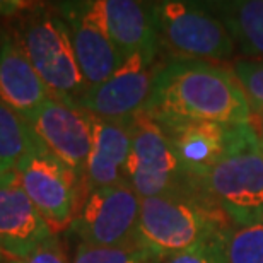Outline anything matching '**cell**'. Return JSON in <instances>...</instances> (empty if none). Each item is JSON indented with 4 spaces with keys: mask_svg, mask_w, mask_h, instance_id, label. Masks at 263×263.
Returning <instances> with one entry per match:
<instances>
[{
    "mask_svg": "<svg viewBox=\"0 0 263 263\" xmlns=\"http://www.w3.org/2000/svg\"><path fill=\"white\" fill-rule=\"evenodd\" d=\"M142 111L161 127L181 122L250 123L251 104L234 73L209 62L176 60L159 68Z\"/></svg>",
    "mask_w": 263,
    "mask_h": 263,
    "instance_id": "6da1fadb",
    "label": "cell"
},
{
    "mask_svg": "<svg viewBox=\"0 0 263 263\" xmlns=\"http://www.w3.org/2000/svg\"><path fill=\"white\" fill-rule=\"evenodd\" d=\"M12 36L51 98L81 103L87 84L73 53L70 31L59 9L36 4L17 17Z\"/></svg>",
    "mask_w": 263,
    "mask_h": 263,
    "instance_id": "7a4b0ae2",
    "label": "cell"
},
{
    "mask_svg": "<svg viewBox=\"0 0 263 263\" xmlns=\"http://www.w3.org/2000/svg\"><path fill=\"white\" fill-rule=\"evenodd\" d=\"M212 234L215 226L207 210L178 190L140 200L137 238L157 258L181 253Z\"/></svg>",
    "mask_w": 263,
    "mask_h": 263,
    "instance_id": "3957f363",
    "label": "cell"
},
{
    "mask_svg": "<svg viewBox=\"0 0 263 263\" xmlns=\"http://www.w3.org/2000/svg\"><path fill=\"white\" fill-rule=\"evenodd\" d=\"M19 183L48 228H70L84 202L82 183L70 167L46 147L36 145L17 167Z\"/></svg>",
    "mask_w": 263,
    "mask_h": 263,
    "instance_id": "277c9868",
    "label": "cell"
},
{
    "mask_svg": "<svg viewBox=\"0 0 263 263\" xmlns=\"http://www.w3.org/2000/svg\"><path fill=\"white\" fill-rule=\"evenodd\" d=\"M159 45L180 60H226L234 53V40L217 15L190 2L156 4Z\"/></svg>",
    "mask_w": 263,
    "mask_h": 263,
    "instance_id": "5b68a950",
    "label": "cell"
},
{
    "mask_svg": "<svg viewBox=\"0 0 263 263\" xmlns=\"http://www.w3.org/2000/svg\"><path fill=\"white\" fill-rule=\"evenodd\" d=\"M202 180L234 222L263 220V145L258 135L217 162Z\"/></svg>",
    "mask_w": 263,
    "mask_h": 263,
    "instance_id": "8992f818",
    "label": "cell"
},
{
    "mask_svg": "<svg viewBox=\"0 0 263 263\" xmlns=\"http://www.w3.org/2000/svg\"><path fill=\"white\" fill-rule=\"evenodd\" d=\"M132 151L125 166V181L142 198L178 190L180 162L170 137L145 111L130 118Z\"/></svg>",
    "mask_w": 263,
    "mask_h": 263,
    "instance_id": "52a82bcc",
    "label": "cell"
},
{
    "mask_svg": "<svg viewBox=\"0 0 263 263\" xmlns=\"http://www.w3.org/2000/svg\"><path fill=\"white\" fill-rule=\"evenodd\" d=\"M139 217L140 197L128 183H120L89 193L70 228L84 245H123L137 239Z\"/></svg>",
    "mask_w": 263,
    "mask_h": 263,
    "instance_id": "ba28073f",
    "label": "cell"
},
{
    "mask_svg": "<svg viewBox=\"0 0 263 263\" xmlns=\"http://www.w3.org/2000/svg\"><path fill=\"white\" fill-rule=\"evenodd\" d=\"M92 115L81 104L48 98L28 118L38 140L84 180L92 147Z\"/></svg>",
    "mask_w": 263,
    "mask_h": 263,
    "instance_id": "9c48e42d",
    "label": "cell"
},
{
    "mask_svg": "<svg viewBox=\"0 0 263 263\" xmlns=\"http://www.w3.org/2000/svg\"><path fill=\"white\" fill-rule=\"evenodd\" d=\"M57 9L70 31L73 53L87 89L111 77L125 60L106 31L99 0L64 2Z\"/></svg>",
    "mask_w": 263,
    "mask_h": 263,
    "instance_id": "30bf717a",
    "label": "cell"
},
{
    "mask_svg": "<svg viewBox=\"0 0 263 263\" xmlns=\"http://www.w3.org/2000/svg\"><path fill=\"white\" fill-rule=\"evenodd\" d=\"M161 128L170 137L181 171L200 178H203L231 152L256 137L250 123L181 122Z\"/></svg>",
    "mask_w": 263,
    "mask_h": 263,
    "instance_id": "8fae6325",
    "label": "cell"
},
{
    "mask_svg": "<svg viewBox=\"0 0 263 263\" xmlns=\"http://www.w3.org/2000/svg\"><path fill=\"white\" fill-rule=\"evenodd\" d=\"M159 68L144 55L130 57L111 77L89 87L79 104L103 120H130L144 109Z\"/></svg>",
    "mask_w": 263,
    "mask_h": 263,
    "instance_id": "7c38bea8",
    "label": "cell"
},
{
    "mask_svg": "<svg viewBox=\"0 0 263 263\" xmlns=\"http://www.w3.org/2000/svg\"><path fill=\"white\" fill-rule=\"evenodd\" d=\"M51 236L55 233L24 193L17 171L0 175V258L23 260Z\"/></svg>",
    "mask_w": 263,
    "mask_h": 263,
    "instance_id": "4fadbf2b",
    "label": "cell"
},
{
    "mask_svg": "<svg viewBox=\"0 0 263 263\" xmlns=\"http://www.w3.org/2000/svg\"><path fill=\"white\" fill-rule=\"evenodd\" d=\"M104 26L123 60L144 55L156 60L159 48V28L156 4L135 0H99Z\"/></svg>",
    "mask_w": 263,
    "mask_h": 263,
    "instance_id": "5bb4252c",
    "label": "cell"
},
{
    "mask_svg": "<svg viewBox=\"0 0 263 263\" xmlns=\"http://www.w3.org/2000/svg\"><path fill=\"white\" fill-rule=\"evenodd\" d=\"M130 151V120H103L94 117L92 147L82 180L84 197L98 188L127 183L125 166H127Z\"/></svg>",
    "mask_w": 263,
    "mask_h": 263,
    "instance_id": "9a60e30c",
    "label": "cell"
},
{
    "mask_svg": "<svg viewBox=\"0 0 263 263\" xmlns=\"http://www.w3.org/2000/svg\"><path fill=\"white\" fill-rule=\"evenodd\" d=\"M51 98L12 33H0V103L28 120Z\"/></svg>",
    "mask_w": 263,
    "mask_h": 263,
    "instance_id": "2e32d148",
    "label": "cell"
},
{
    "mask_svg": "<svg viewBox=\"0 0 263 263\" xmlns=\"http://www.w3.org/2000/svg\"><path fill=\"white\" fill-rule=\"evenodd\" d=\"M212 10L245 55L263 59V0L222 2Z\"/></svg>",
    "mask_w": 263,
    "mask_h": 263,
    "instance_id": "e0dca14e",
    "label": "cell"
},
{
    "mask_svg": "<svg viewBox=\"0 0 263 263\" xmlns=\"http://www.w3.org/2000/svg\"><path fill=\"white\" fill-rule=\"evenodd\" d=\"M38 144L40 140L28 120L0 103V175L17 171Z\"/></svg>",
    "mask_w": 263,
    "mask_h": 263,
    "instance_id": "ac0fdd59",
    "label": "cell"
},
{
    "mask_svg": "<svg viewBox=\"0 0 263 263\" xmlns=\"http://www.w3.org/2000/svg\"><path fill=\"white\" fill-rule=\"evenodd\" d=\"M159 258L137 238L128 243L113 246L81 243L77 246L72 263H154Z\"/></svg>",
    "mask_w": 263,
    "mask_h": 263,
    "instance_id": "d6986e66",
    "label": "cell"
},
{
    "mask_svg": "<svg viewBox=\"0 0 263 263\" xmlns=\"http://www.w3.org/2000/svg\"><path fill=\"white\" fill-rule=\"evenodd\" d=\"M226 263H263V220L241 226L229 236Z\"/></svg>",
    "mask_w": 263,
    "mask_h": 263,
    "instance_id": "ffe728a7",
    "label": "cell"
},
{
    "mask_svg": "<svg viewBox=\"0 0 263 263\" xmlns=\"http://www.w3.org/2000/svg\"><path fill=\"white\" fill-rule=\"evenodd\" d=\"M166 263H226V243L212 234L192 248L170 256Z\"/></svg>",
    "mask_w": 263,
    "mask_h": 263,
    "instance_id": "44dd1931",
    "label": "cell"
},
{
    "mask_svg": "<svg viewBox=\"0 0 263 263\" xmlns=\"http://www.w3.org/2000/svg\"><path fill=\"white\" fill-rule=\"evenodd\" d=\"M234 77L238 79L250 104L263 109V60H241L233 67Z\"/></svg>",
    "mask_w": 263,
    "mask_h": 263,
    "instance_id": "7402d4cb",
    "label": "cell"
},
{
    "mask_svg": "<svg viewBox=\"0 0 263 263\" xmlns=\"http://www.w3.org/2000/svg\"><path fill=\"white\" fill-rule=\"evenodd\" d=\"M7 263H68L65 250L57 236H51L40 245L33 253L23 260H7Z\"/></svg>",
    "mask_w": 263,
    "mask_h": 263,
    "instance_id": "603a6c76",
    "label": "cell"
},
{
    "mask_svg": "<svg viewBox=\"0 0 263 263\" xmlns=\"http://www.w3.org/2000/svg\"><path fill=\"white\" fill-rule=\"evenodd\" d=\"M36 5L26 0H0V17H19Z\"/></svg>",
    "mask_w": 263,
    "mask_h": 263,
    "instance_id": "cb8c5ba5",
    "label": "cell"
},
{
    "mask_svg": "<svg viewBox=\"0 0 263 263\" xmlns=\"http://www.w3.org/2000/svg\"><path fill=\"white\" fill-rule=\"evenodd\" d=\"M261 115H263V109H261ZM260 142H261V145H263V120H261V139H260Z\"/></svg>",
    "mask_w": 263,
    "mask_h": 263,
    "instance_id": "d4e9b609",
    "label": "cell"
}]
</instances>
